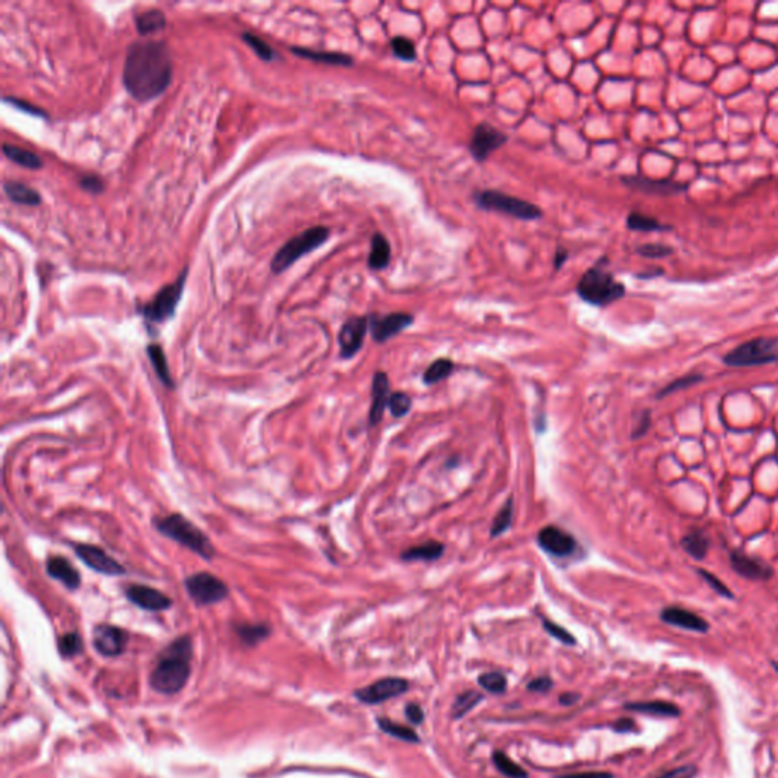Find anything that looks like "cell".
<instances>
[{"label": "cell", "instance_id": "6da1fadb", "mask_svg": "<svg viewBox=\"0 0 778 778\" xmlns=\"http://www.w3.org/2000/svg\"><path fill=\"white\" fill-rule=\"evenodd\" d=\"M173 62L163 41L146 40L130 46L123 66V86L135 100L148 102L161 96L172 81Z\"/></svg>", "mask_w": 778, "mask_h": 778}, {"label": "cell", "instance_id": "7a4b0ae2", "mask_svg": "<svg viewBox=\"0 0 778 778\" xmlns=\"http://www.w3.org/2000/svg\"><path fill=\"white\" fill-rule=\"evenodd\" d=\"M192 640L180 637L160 655L151 673V685L163 695L178 693L185 688L190 675Z\"/></svg>", "mask_w": 778, "mask_h": 778}, {"label": "cell", "instance_id": "3957f363", "mask_svg": "<svg viewBox=\"0 0 778 778\" xmlns=\"http://www.w3.org/2000/svg\"><path fill=\"white\" fill-rule=\"evenodd\" d=\"M607 259H601L598 264H594L581 277L576 294L585 303L598 307H605L615 301H619L626 295V288L624 283L615 279V276L603 267Z\"/></svg>", "mask_w": 778, "mask_h": 778}, {"label": "cell", "instance_id": "277c9868", "mask_svg": "<svg viewBox=\"0 0 778 778\" xmlns=\"http://www.w3.org/2000/svg\"><path fill=\"white\" fill-rule=\"evenodd\" d=\"M154 528L163 537L189 549L206 561L213 560L216 551L210 538L196 525L192 523L182 514H170L163 518L154 520Z\"/></svg>", "mask_w": 778, "mask_h": 778}, {"label": "cell", "instance_id": "5b68a950", "mask_svg": "<svg viewBox=\"0 0 778 778\" xmlns=\"http://www.w3.org/2000/svg\"><path fill=\"white\" fill-rule=\"evenodd\" d=\"M330 236V230L327 227L318 225L307 228L306 232L300 233L298 236L292 237L285 245L274 255L271 260V271L274 274H281L289 269L292 264L300 260L303 255L315 251L319 246H323L326 241Z\"/></svg>", "mask_w": 778, "mask_h": 778}, {"label": "cell", "instance_id": "8992f818", "mask_svg": "<svg viewBox=\"0 0 778 778\" xmlns=\"http://www.w3.org/2000/svg\"><path fill=\"white\" fill-rule=\"evenodd\" d=\"M474 204L481 210L496 212L507 216L521 219V221H535L542 217L543 212L529 201L502 194L499 190H482L473 195Z\"/></svg>", "mask_w": 778, "mask_h": 778}, {"label": "cell", "instance_id": "52a82bcc", "mask_svg": "<svg viewBox=\"0 0 778 778\" xmlns=\"http://www.w3.org/2000/svg\"><path fill=\"white\" fill-rule=\"evenodd\" d=\"M774 362H778V340L775 337H756L737 345L724 356V363L735 368L758 367Z\"/></svg>", "mask_w": 778, "mask_h": 778}, {"label": "cell", "instance_id": "ba28073f", "mask_svg": "<svg viewBox=\"0 0 778 778\" xmlns=\"http://www.w3.org/2000/svg\"><path fill=\"white\" fill-rule=\"evenodd\" d=\"M187 274V268L182 269L175 281L161 288L148 304L140 307V314L145 321H148L149 324H163L175 315V310L182 297V290L186 286Z\"/></svg>", "mask_w": 778, "mask_h": 778}, {"label": "cell", "instance_id": "9c48e42d", "mask_svg": "<svg viewBox=\"0 0 778 778\" xmlns=\"http://www.w3.org/2000/svg\"><path fill=\"white\" fill-rule=\"evenodd\" d=\"M185 587L189 598L199 607L215 605L227 599L230 594L227 584L208 572H198L187 576Z\"/></svg>", "mask_w": 778, "mask_h": 778}, {"label": "cell", "instance_id": "30bf717a", "mask_svg": "<svg viewBox=\"0 0 778 778\" xmlns=\"http://www.w3.org/2000/svg\"><path fill=\"white\" fill-rule=\"evenodd\" d=\"M76 556L88 569L105 576H122L126 573L125 567L112 555H108L102 547L86 543L72 544Z\"/></svg>", "mask_w": 778, "mask_h": 778}, {"label": "cell", "instance_id": "8fae6325", "mask_svg": "<svg viewBox=\"0 0 778 778\" xmlns=\"http://www.w3.org/2000/svg\"><path fill=\"white\" fill-rule=\"evenodd\" d=\"M507 142H508V135L505 133L499 131L497 128L491 126L490 123L482 122L474 128L469 149L471 157L476 161L482 163L487 160L494 151L500 149Z\"/></svg>", "mask_w": 778, "mask_h": 778}, {"label": "cell", "instance_id": "7c38bea8", "mask_svg": "<svg viewBox=\"0 0 778 778\" xmlns=\"http://www.w3.org/2000/svg\"><path fill=\"white\" fill-rule=\"evenodd\" d=\"M414 324V316L406 312H394L388 315L373 314L368 316V326L373 340L377 344L389 341L408 327Z\"/></svg>", "mask_w": 778, "mask_h": 778}, {"label": "cell", "instance_id": "4fadbf2b", "mask_svg": "<svg viewBox=\"0 0 778 778\" xmlns=\"http://www.w3.org/2000/svg\"><path fill=\"white\" fill-rule=\"evenodd\" d=\"M538 546L555 558L572 556L578 551V539L558 526H546L537 535Z\"/></svg>", "mask_w": 778, "mask_h": 778}, {"label": "cell", "instance_id": "5bb4252c", "mask_svg": "<svg viewBox=\"0 0 778 778\" xmlns=\"http://www.w3.org/2000/svg\"><path fill=\"white\" fill-rule=\"evenodd\" d=\"M368 330V318L351 316L347 319L341 327L340 336H337L342 359H351L361 351Z\"/></svg>", "mask_w": 778, "mask_h": 778}, {"label": "cell", "instance_id": "9a60e30c", "mask_svg": "<svg viewBox=\"0 0 778 778\" xmlns=\"http://www.w3.org/2000/svg\"><path fill=\"white\" fill-rule=\"evenodd\" d=\"M620 181L629 189L657 196H675L689 189V185H684V182L673 181L669 178L652 180L645 175H626L622 177Z\"/></svg>", "mask_w": 778, "mask_h": 778}, {"label": "cell", "instance_id": "2e32d148", "mask_svg": "<svg viewBox=\"0 0 778 778\" xmlns=\"http://www.w3.org/2000/svg\"><path fill=\"white\" fill-rule=\"evenodd\" d=\"M125 596L135 607L146 611H164L169 610L173 603L172 599L163 591L142 584L128 585L125 590Z\"/></svg>", "mask_w": 778, "mask_h": 778}, {"label": "cell", "instance_id": "e0dca14e", "mask_svg": "<svg viewBox=\"0 0 778 778\" xmlns=\"http://www.w3.org/2000/svg\"><path fill=\"white\" fill-rule=\"evenodd\" d=\"M130 636L125 629L114 625H99L93 631V645L100 655L117 657L128 645Z\"/></svg>", "mask_w": 778, "mask_h": 778}, {"label": "cell", "instance_id": "ac0fdd59", "mask_svg": "<svg viewBox=\"0 0 778 778\" xmlns=\"http://www.w3.org/2000/svg\"><path fill=\"white\" fill-rule=\"evenodd\" d=\"M409 689V683L403 678H383L368 688L356 690V698L365 704H380L391 698L400 697Z\"/></svg>", "mask_w": 778, "mask_h": 778}, {"label": "cell", "instance_id": "d6986e66", "mask_svg": "<svg viewBox=\"0 0 778 778\" xmlns=\"http://www.w3.org/2000/svg\"><path fill=\"white\" fill-rule=\"evenodd\" d=\"M730 561H731V567H733L735 572L739 573L740 576H744V578H746V579L767 581V579H771L772 575H774V570H772V567L770 564H766V563L758 560V558L749 556V555L740 552V551H735L733 554H731Z\"/></svg>", "mask_w": 778, "mask_h": 778}, {"label": "cell", "instance_id": "ffe728a7", "mask_svg": "<svg viewBox=\"0 0 778 778\" xmlns=\"http://www.w3.org/2000/svg\"><path fill=\"white\" fill-rule=\"evenodd\" d=\"M389 379L388 374L383 371H377L373 377L371 385V408L368 415V423L371 427L377 426L382 418L383 412H385L388 401H389Z\"/></svg>", "mask_w": 778, "mask_h": 778}, {"label": "cell", "instance_id": "44dd1931", "mask_svg": "<svg viewBox=\"0 0 778 778\" xmlns=\"http://www.w3.org/2000/svg\"><path fill=\"white\" fill-rule=\"evenodd\" d=\"M660 617L667 625L693 631V633H707L710 628L706 619L681 607H667L662 611Z\"/></svg>", "mask_w": 778, "mask_h": 778}, {"label": "cell", "instance_id": "7402d4cb", "mask_svg": "<svg viewBox=\"0 0 778 778\" xmlns=\"http://www.w3.org/2000/svg\"><path fill=\"white\" fill-rule=\"evenodd\" d=\"M46 572L52 579L60 581L69 590H78L81 587V573L76 567L64 556H49L46 561Z\"/></svg>", "mask_w": 778, "mask_h": 778}, {"label": "cell", "instance_id": "603a6c76", "mask_svg": "<svg viewBox=\"0 0 778 778\" xmlns=\"http://www.w3.org/2000/svg\"><path fill=\"white\" fill-rule=\"evenodd\" d=\"M290 52L295 53L300 58H306L315 62L328 64V66H341V67H351L354 64L353 57L341 52H323L307 48H298V46H292Z\"/></svg>", "mask_w": 778, "mask_h": 778}, {"label": "cell", "instance_id": "cb8c5ba5", "mask_svg": "<svg viewBox=\"0 0 778 778\" xmlns=\"http://www.w3.org/2000/svg\"><path fill=\"white\" fill-rule=\"evenodd\" d=\"M391 262V245L382 233H374L371 237V251L368 255V268L382 271L388 268Z\"/></svg>", "mask_w": 778, "mask_h": 778}, {"label": "cell", "instance_id": "d4e9b609", "mask_svg": "<svg viewBox=\"0 0 778 778\" xmlns=\"http://www.w3.org/2000/svg\"><path fill=\"white\" fill-rule=\"evenodd\" d=\"M445 547L443 543L435 542V539H430V542H426L423 544H418L414 546L410 549H406V551H403L401 554V560L403 561H436L439 560L444 555Z\"/></svg>", "mask_w": 778, "mask_h": 778}, {"label": "cell", "instance_id": "484cf974", "mask_svg": "<svg viewBox=\"0 0 778 778\" xmlns=\"http://www.w3.org/2000/svg\"><path fill=\"white\" fill-rule=\"evenodd\" d=\"M4 190H5L6 196L15 204L36 207L41 203V196H40L39 192L34 190L29 186L23 185V182L6 181L4 185Z\"/></svg>", "mask_w": 778, "mask_h": 778}, {"label": "cell", "instance_id": "4316f807", "mask_svg": "<svg viewBox=\"0 0 778 778\" xmlns=\"http://www.w3.org/2000/svg\"><path fill=\"white\" fill-rule=\"evenodd\" d=\"M626 710L645 713V715L651 716H663V718H676L681 715V710L672 702L666 701H646V702H631L625 706Z\"/></svg>", "mask_w": 778, "mask_h": 778}, {"label": "cell", "instance_id": "83f0119b", "mask_svg": "<svg viewBox=\"0 0 778 778\" xmlns=\"http://www.w3.org/2000/svg\"><path fill=\"white\" fill-rule=\"evenodd\" d=\"M146 353H148V358L151 361L152 368L157 374V377L160 379V382L163 383L166 388L173 389L175 388V382H173L172 376H170V370H169V365H168V359H166V354H164L161 345L159 344H149L146 347Z\"/></svg>", "mask_w": 778, "mask_h": 778}, {"label": "cell", "instance_id": "f1b7e54d", "mask_svg": "<svg viewBox=\"0 0 778 778\" xmlns=\"http://www.w3.org/2000/svg\"><path fill=\"white\" fill-rule=\"evenodd\" d=\"M626 227L631 232H640V233H652V232H669L672 230L671 225L662 224L658 219L643 215L640 212H631L626 217Z\"/></svg>", "mask_w": 778, "mask_h": 778}, {"label": "cell", "instance_id": "f546056e", "mask_svg": "<svg viewBox=\"0 0 778 778\" xmlns=\"http://www.w3.org/2000/svg\"><path fill=\"white\" fill-rule=\"evenodd\" d=\"M681 547L695 560H704L707 556L710 542L707 535L699 529H693L688 535L681 538Z\"/></svg>", "mask_w": 778, "mask_h": 778}, {"label": "cell", "instance_id": "4dcf8cb0", "mask_svg": "<svg viewBox=\"0 0 778 778\" xmlns=\"http://www.w3.org/2000/svg\"><path fill=\"white\" fill-rule=\"evenodd\" d=\"M166 26V15L160 9H148L139 15H135V27L140 35H149L161 31Z\"/></svg>", "mask_w": 778, "mask_h": 778}, {"label": "cell", "instance_id": "1f68e13d", "mask_svg": "<svg viewBox=\"0 0 778 778\" xmlns=\"http://www.w3.org/2000/svg\"><path fill=\"white\" fill-rule=\"evenodd\" d=\"M4 154L6 157L20 164V166L26 168V169H31V170H39L43 168V160L39 157V155L23 149V148H18V146L14 145H4Z\"/></svg>", "mask_w": 778, "mask_h": 778}, {"label": "cell", "instance_id": "d6a6232c", "mask_svg": "<svg viewBox=\"0 0 778 778\" xmlns=\"http://www.w3.org/2000/svg\"><path fill=\"white\" fill-rule=\"evenodd\" d=\"M453 370H455V363L450 359L439 358L426 368L423 374V382L426 385H435V383L443 382L448 376H452Z\"/></svg>", "mask_w": 778, "mask_h": 778}, {"label": "cell", "instance_id": "836d02e7", "mask_svg": "<svg viewBox=\"0 0 778 778\" xmlns=\"http://www.w3.org/2000/svg\"><path fill=\"white\" fill-rule=\"evenodd\" d=\"M512 517H514V502H512V497H509L505 502V505H503L502 509L497 512L496 518H494L490 530V537L497 538L502 534H505L512 525Z\"/></svg>", "mask_w": 778, "mask_h": 778}, {"label": "cell", "instance_id": "e575fe53", "mask_svg": "<svg viewBox=\"0 0 778 778\" xmlns=\"http://www.w3.org/2000/svg\"><path fill=\"white\" fill-rule=\"evenodd\" d=\"M377 724H379V727H380V730L383 731V733H387V735L396 737V739H400V740H403V742H409V744H418L420 742V737H418V735L415 733V731L405 727V725L396 724V722H392L389 719H383V718L377 719Z\"/></svg>", "mask_w": 778, "mask_h": 778}, {"label": "cell", "instance_id": "d590c367", "mask_svg": "<svg viewBox=\"0 0 778 778\" xmlns=\"http://www.w3.org/2000/svg\"><path fill=\"white\" fill-rule=\"evenodd\" d=\"M483 699L482 693L478 692H464L462 695L456 698V701L453 702L452 706V718L453 719H461L464 718L467 713L471 711Z\"/></svg>", "mask_w": 778, "mask_h": 778}, {"label": "cell", "instance_id": "8d00e7d4", "mask_svg": "<svg viewBox=\"0 0 778 778\" xmlns=\"http://www.w3.org/2000/svg\"><path fill=\"white\" fill-rule=\"evenodd\" d=\"M242 40H243L246 44H248L250 48L255 52V55H257V57L262 58L263 61L271 62V61H274V60H279V58H280V57H279V53H277L276 51H274L267 41L262 40L260 36H257V35H254V34H251V32H243V34H242Z\"/></svg>", "mask_w": 778, "mask_h": 778}, {"label": "cell", "instance_id": "74e56055", "mask_svg": "<svg viewBox=\"0 0 778 778\" xmlns=\"http://www.w3.org/2000/svg\"><path fill=\"white\" fill-rule=\"evenodd\" d=\"M271 633V628L264 624L257 625H239L237 626V634L248 646L257 645L262 640L267 638Z\"/></svg>", "mask_w": 778, "mask_h": 778}, {"label": "cell", "instance_id": "f35d334b", "mask_svg": "<svg viewBox=\"0 0 778 778\" xmlns=\"http://www.w3.org/2000/svg\"><path fill=\"white\" fill-rule=\"evenodd\" d=\"M492 762L496 765L499 772H502L508 778H528V772L525 770H521L516 762H512L505 753L502 751L494 753Z\"/></svg>", "mask_w": 778, "mask_h": 778}, {"label": "cell", "instance_id": "ab89813d", "mask_svg": "<svg viewBox=\"0 0 778 778\" xmlns=\"http://www.w3.org/2000/svg\"><path fill=\"white\" fill-rule=\"evenodd\" d=\"M388 408H389V412H391V415L394 418H397V420L403 418V417L409 414V410L412 408V398H410L409 394L397 391V392L391 394L389 401H388Z\"/></svg>", "mask_w": 778, "mask_h": 778}, {"label": "cell", "instance_id": "60d3db41", "mask_svg": "<svg viewBox=\"0 0 778 778\" xmlns=\"http://www.w3.org/2000/svg\"><path fill=\"white\" fill-rule=\"evenodd\" d=\"M391 49L397 58L403 61H415L417 60V49L415 44L412 43L406 36H394L391 40Z\"/></svg>", "mask_w": 778, "mask_h": 778}, {"label": "cell", "instance_id": "b9f144b4", "mask_svg": "<svg viewBox=\"0 0 778 778\" xmlns=\"http://www.w3.org/2000/svg\"><path fill=\"white\" fill-rule=\"evenodd\" d=\"M479 685L490 693L500 695L507 690V678L500 672H488L479 676Z\"/></svg>", "mask_w": 778, "mask_h": 778}, {"label": "cell", "instance_id": "7bdbcfd3", "mask_svg": "<svg viewBox=\"0 0 778 778\" xmlns=\"http://www.w3.org/2000/svg\"><path fill=\"white\" fill-rule=\"evenodd\" d=\"M60 654L62 657H75L82 651V640L78 633H67L64 634L58 642Z\"/></svg>", "mask_w": 778, "mask_h": 778}, {"label": "cell", "instance_id": "ee69618b", "mask_svg": "<svg viewBox=\"0 0 778 778\" xmlns=\"http://www.w3.org/2000/svg\"><path fill=\"white\" fill-rule=\"evenodd\" d=\"M645 259H666L673 254V248L664 243H645L636 250Z\"/></svg>", "mask_w": 778, "mask_h": 778}, {"label": "cell", "instance_id": "f6af8a7d", "mask_svg": "<svg viewBox=\"0 0 778 778\" xmlns=\"http://www.w3.org/2000/svg\"><path fill=\"white\" fill-rule=\"evenodd\" d=\"M702 379H704L702 374H688V376H683L680 379L671 382L669 385H666L660 392H658V397L662 398V397L669 396V394H672V392L690 388L693 385H697V383H699Z\"/></svg>", "mask_w": 778, "mask_h": 778}, {"label": "cell", "instance_id": "bcb514c9", "mask_svg": "<svg viewBox=\"0 0 778 778\" xmlns=\"http://www.w3.org/2000/svg\"><path fill=\"white\" fill-rule=\"evenodd\" d=\"M543 626H544V629L547 631V634H549V636H552L554 638L560 640L561 643H564V645H570V646L576 643L575 637L569 633V631L564 629L563 626H560L558 624H554L552 620L543 619Z\"/></svg>", "mask_w": 778, "mask_h": 778}, {"label": "cell", "instance_id": "7dc6e473", "mask_svg": "<svg viewBox=\"0 0 778 778\" xmlns=\"http://www.w3.org/2000/svg\"><path fill=\"white\" fill-rule=\"evenodd\" d=\"M699 575L702 576L704 581H706L713 590H715L718 594H720V596L730 598V599L733 598V593H731V590H730V589L727 587V585H725L724 582H722L719 578H716L715 575H711V573L707 572V570H699Z\"/></svg>", "mask_w": 778, "mask_h": 778}, {"label": "cell", "instance_id": "c3c4849f", "mask_svg": "<svg viewBox=\"0 0 778 778\" xmlns=\"http://www.w3.org/2000/svg\"><path fill=\"white\" fill-rule=\"evenodd\" d=\"M79 186H81L82 189H84L86 192H88V194H91V195H99V194H102L104 189H105L104 181L100 180L98 175H93V173H90V175L81 177V180H79Z\"/></svg>", "mask_w": 778, "mask_h": 778}, {"label": "cell", "instance_id": "681fc988", "mask_svg": "<svg viewBox=\"0 0 778 778\" xmlns=\"http://www.w3.org/2000/svg\"><path fill=\"white\" fill-rule=\"evenodd\" d=\"M4 100H5V102H6V104H11V105H14L15 108H18V109H22V112H25V113H27V114L46 117V113L43 112V109H41V108H39V107H35V105H31V104H27V102H25V100L15 99V98H4Z\"/></svg>", "mask_w": 778, "mask_h": 778}, {"label": "cell", "instance_id": "f907efd6", "mask_svg": "<svg viewBox=\"0 0 778 778\" xmlns=\"http://www.w3.org/2000/svg\"><path fill=\"white\" fill-rule=\"evenodd\" d=\"M698 774V770L695 765H685V766H680L676 767V770H672L669 772H666L663 775H660L658 778H693L695 775Z\"/></svg>", "mask_w": 778, "mask_h": 778}, {"label": "cell", "instance_id": "816d5d0a", "mask_svg": "<svg viewBox=\"0 0 778 778\" xmlns=\"http://www.w3.org/2000/svg\"><path fill=\"white\" fill-rule=\"evenodd\" d=\"M649 427H651V412L643 410L638 418V424L633 430V439L642 438L648 432Z\"/></svg>", "mask_w": 778, "mask_h": 778}, {"label": "cell", "instance_id": "f5cc1de1", "mask_svg": "<svg viewBox=\"0 0 778 778\" xmlns=\"http://www.w3.org/2000/svg\"><path fill=\"white\" fill-rule=\"evenodd\" d=\"M552 680L547 678V676H539V678H535L528 684V690L530 692H537V693H544L549 692L552 689Z\"/></svg>", "mask_w": 778, "mask_h": 778}, {"label": "cell", "instance_id": "db71d44e", "mask_svg": "<svg viewBox=\"0 0 778 778\" xmlns=\"http://www.w3.org/2000/svg\"><path fill=\"white\" fill-rule=\"evenodd\" d=\"M405 713H406L408 719L412 722V724H415V725L421 724V722L424 720V711H423V709H421L420 706H417V704H409V706H408L406 710H405Z\"/></svg>", "mask_w": 778, "mask_h": 778}, {"label": "cell", "instance_id": "11a10c76", "mask_svg": "<svg viewBox=\"0 0 778 778\" xmlns=\"http://www.w3.org/2000/svg\"><path fill=\"white\" fill-rule=\"evenodd\" d=\"M558 778H612V774L603 772V771H590V772H578V774L561 775Z\"/></svg>", "mask_w": 778, "mask_h": 778}, {"label": "cell", "instance_id": "9f6ffc18", "mask_svg": "<svg viewBox=\"0 0 778 778\" xmlns=\"http://www.w3.org/2000/svg\"><path fill=\"white\" fill-rule=\"evenodd\" d=\"M567 259H569V253H567V250L561 248V246H558L556 253H555V255H554V267H555V271H560Z\"/></svg>", "mask_w": 778, "mask_h": 778}, {"label": "cell", "instance_id": "6f0895ef", "mask_svg": "<svg viewBox=\"0 0 778 778\" xmlns=\"http://www.w3.org/2000/svg\"><path fill=\"white\" fill-rule=\"evenodd\" d=\"M633 728H634V722L631 719H620L615 724V730L622 731V733H625V731H631Z\"/></svg>", "mask_w": 778, "mask_h": 778}, {"label": "cell", "instance_id": "680465c9", "mask_svg": "<svg viewBox=\"0 0 778 778\" xmlns=\"http://www.w3.org/2000/svg\"><path fill=\"white\" fill-rule=\"evenodd\" d=\"M578 699H579V695H576V693H564L563 697L560 698V702L563 704V706H573L575 702H578Z\"/></svg>", "mask_w": 778, "mask_h": 778}, {"label": "cell", "instance_id": "91938a15", "mask_svg": "<svg viewBox=\"0 0 778 778\" xmlns=\"http://www.w3.org/2000/svg\"><path fill=\"white\" fill-rule=\"evenodd\" d=\"M774 667H775V671L778 672V663H774Z\"/></svg>", "mask_w": 778, "mask_h": 778}]
</instances>
